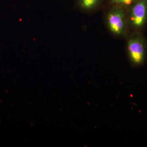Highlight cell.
Returning <instances> with one entry per match:
<instances>
[{
    "label": "cell",
    "mask_w": 147,
    "mask_h": 147,
    "mask_svg": "<svg viewBox=\"0 0 147 147\" xmlns=\"http://www.w3.org/2000/svg\"><path fill=\"white\" fill-rule=\"evenodd\" d=\"M127 51L131 64L134 67L142 65L147 55V45L142 34L134 32L128 36L127 40Z\"/></svg>",
    "instance_id": "1"
},
{
    "label": "cell",
    "mask_w": 147,
    "mask_h": 147,
    "mask_svg": "<svg viewBox=\"0 0 147 147\" xmlns=\"http://www.w3.org/2000/svg\"><path fill=\"white\" fill-rule=\"evenodd\" d=\"M105 22L108 30L114 35H126L128 24L124 7L115 5L106 13Z\"/></svg>",
    "instance_id": "2"
},
{
    "label": "cell",
    "mask_w": 147,
    "mask_h": 147,
    "mask_svg": "<svg viewBox=\"0 0 147 147\" xmlns=\"http://www.w3.org/2000/svg\"><path fill=\"white\" fill-rule=\"evenodd\" d=\"M130 7L127 14V24L136 30L143 28L147 19V0H137Z\"/></svg>",
    "instance_id": "3"
},
{
    "label": "cell",
    "mask_w": 147,
    "mask_h": 147,
    "mask_svg": "<svg viewBox=\"0 0 147 147\" xmlns=\"http://www.w3.org/2000/svg\"><path fill=\"white\" fill-rule=\"evenodd\" d=\"M101 0H77V5L81 10L88 11L94 9Z\"/></svg>",
    "instance_id": "4"
},
{
    "label": "cell",
    "mask_w": 147,
    "mask_h": 147,
    "mask_svg": "<svg viewBox=\"0 0 147 147\" xmlns=\"http://www.w3.org/2000/svg\"><path fill=\"white\" fill-rule=\"evenodd\" d=\"M137 0H110L111 4L122 6H130Z\"/></svg>",
    "instance_id": "5"
}]
</instances>
